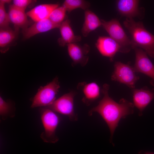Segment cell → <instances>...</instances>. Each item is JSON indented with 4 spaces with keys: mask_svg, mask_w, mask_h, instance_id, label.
I'll list each match as a JSON object with an SVG mask.
<instances>
[{
    "mask_svg": "<svg viewBox=\"0 0 154 154\" xmlns=\"http://www.w3.org/2000/svg\"><path fill=\"white\" fill-rule=\"evenodd\" d=\"M123 23L131 35L133 48H141L154 58V35L146 30L142 22L133 18H127Z\"/></svg>",
    "mask_w": 154,
    "mask_h": 154,
    "instance_id": "obj_2",
    "label": "cell"
},
{
    "mask_svg": "<svg viewBox=\"0 0 154 154\" xmlns=\"http://www.w3.org/2000/svg\"><path fill=\"white\" fill-rule=\"evenodd\" d=\"M70 21L67 19L63 21L59 28L61 37L58 42L59 44L61 46L74 43H77L80 41L81 37L75 35L70 25Z\"/></svg>",
    "mask_w": 154,
    "mask_h": 154,
    "instance_id": "obj_15",
    "label": "cell"
},
{
    "mask_svg": "<svg viewBox=\"0 0 154 154\" xmlns=\"http://www.w3.org/2000/svg\"><path fill=\"white\" fill-rule=\"evenodd\" d=\"M109 85L104 84L101 90L103 97L96 106L93 107L88 112L90 116L96 112L102 117L108 125L110 132V141L112 139L114 131L121 118L134 112L133 104L123 99H121L119 103L110 97L108 91Z\"/></svg>",
    "mask_w": 154,
    "mask_h": 154,
    "instance_id": "obj_1",
    "label": "cell"
},
{
    "mask_svg": "<svg viewBox=\"0 0 154 154\" xmlns=\"http://www.w3.org/2000/svg\"><path fill=\"white\" fill-rule=\"evenodd\" d=\"M137 0H119L117 1V10L120 14L127 18L139 17L141 13Z\"/></svg>",
    "mask_w": 154,
    "mask_h": 154,
    "instance_id": "obj_14",
    "label": "cell"
},
{
    "mask_svg": "<svg viewBox=\"0 0 154 154\" xmlns=\"http://www.w3.org/2000/svg\"><path fill=\"white\" fill-rule=\"evenodd\" d=\"M135 60L133 67L135 72L142 73L151 79L150 84L154 86V65L143 50L135 47Z\"/></svg>",
    "mask_w": 154,
    "mask_h": 154,
    "instance_id": "obj_8",
    "label": "cell"
},
{
    "mask_svg": "<svg viewBox=\"0 0 154 154\" xmlns=\"http://www.w3.org/2000/svg\"><path fill=\"white\" fill-rule=\"evenodd\" d=\"M102 26L110 37L114 40L120 47V52L127 53L133 48L131 40L127 36L119 21L116 19L109 21L101 20Z\"/></svg>",
    "mask_w": 154,
    "mask_h": 154,
    "instance_id": "obj_4",
    "label": "cell"
},
{
    "mask_svg": "<svg viewBox=\"0 0 154 154\" xmlns=\"http://www.w3.org/2000/svg\"><path fill=\"white\" fill-rule=\"evenodd\" d=\"M133 104L139 110L141 116L146 107L154 99V89L146 87L140 89H132Z\"/></svg>",
    "mask_w": 154,
    "mask_h": 154,
    "instance_id": "obj_10",
    "label": "cell"
},
{
    "mask_svg": "<svg viewBox=\"0 0 154 154\" xmlns=\"http://www.w3.org/2000/svg\"><path fill=\"white\" fill-rule=\"evenodd\" d=\"M67 45L69 55L72 60V65L79 64L82 66H85L89 60L88 54L90 50V46L87 44L81 45L77 43Z\"/></svg>",
    "mask_w": 154,
    "mask_h": 154,
    "instance_id": "obj_9",
    "label": "cell"
},
{
    "mask_svg": "<svg viewBox=\"0 0 154 154\" xmlns=\"http://www.w3.org/2000/svg\"><path fill=\"white\" fill-rule=\"evenodd\" d=\"M15 109L14 103L9 100L6 101L0 96V115L2 119L14 117Z\"/></svg>",
    "mask_w": 154,
    "mask_h": 154,
    "instance_id": "obj_19",
    "label": "cell"
},
{
    "mask_svg": "<svg viewBox=\"0 0 154 154\" xmlns=\"http://www.w3.org/2000/svg\"><path fill=\"white\" fill-rule=\"evenodd\" d=\"M8 13L10 22L13 23L16 28L18 29L20 27L24 29L28 27L27 16L25 11L11 5L9 6Z\"/></svg>",
    "mask_w": 154,
    "mask_h": 154,
    "instance_id": "obj_18",
    "label": "cell"
},
{
    "mask_svg": "<svg viewBox=\"0 0 154 154\" xmlns=\"http://www.w3.org/2000/svg\"><path fill=\"white\" fill-rule=\"evenodd\" d=\"M15 31L11 29H0V47L5 48L8 46L16 37L18 31V28H16Z\"/></svg>",
    "mask_w": 154,
    "mask_h": 154,
    "instance_id": "obj_20",
    "label": "cell"
},
{
    "mask_svg": "<svg viewBox=\"0 0 154 154\" xmlns=\"http://www.w3.org/2000/svg\"><path fill=\"white\" fill-rule=\"evenodd\" d=\"M41 119L44 131L40 134V137L45 142L54 143L59 140L56 132L60 122V118L55 112L44 107L40 110Z\"/></svg>",
    "mask_w": 154,
    "mask_h": 154,
    "instance_id": "obj_3",
    "label": "cell"
},
{
    "mask_svg": "<svg viewBox=\"0 0 154 154\" xmlns=\"http://www.w3.org/2000/svg\"><path fill=\"white\" fill-rule=\"evenodd\" d=\"M61 24H56L48 18L36 22L29 27L23 29L24 38L28 39L39 33L59 28Z\"/></svg>",
    "mask_w": 154,
    "mask_h": 154,
    "instance_id": "obj_12",
    "label": "cell"
},
{
    "mask_svg": "<svg viewBox=\"0 0 154 154\" xmlns=\"http://www.w3.org/2000/svg\"><path fill=\"white\" fill-rule=\"evenodd\" d=\"M33 1L31 0H14L12 5L15 7L25 11L27 7Z\"/></svg>",
    "mask_w": 154,
    "mask_h": 154,
    "instance_id": "obj_24",
    "label": "cell"
},
{
    "mask_svg": "<svg viewBox=\"0 0 154 154\" xmlns=\"http://www.w3.org/2000/svg\"><path fill=\"white\" fill-rule=\"evenodd\" d=\"M10 22L9 15L5 11V4L0 2V29H10Z\"/></svg>",
    "mask_w": 154,
    "mask_h": 154,
    "instance_id": "obj_23",
    "label": "cell"
},
{
    "mask_svg": "<svg viewBox=\"0 0 154 154\" xmlns=\"http://www.w3.org/2000/svg\"><path fill=\"white\" fill-rule=\"evenodd\" d=\"M66 11L62 6L58 7L52 11L48 19L54 23L61 24L65 18Z\"/></svg>",
    "mask_w": 154,
    "mask_h": 154,
    "instance_id": "obj_22",
    "label": "cell"
},
{
    "mask_svg": "<svg viewBox=\"0 0 154 154\" xmlns=\"http://www.w3.org/2000/svg\"><path fill=\"white\" fill-rule=\"evenodd\" d=\"M102 25L97 16L91 11L87 9L84 12V21L81 29L83 36L87 37L91 32Z\"/></svg>",
    "mask_w": 154,
    "mask_h": 154,
    "instance_id": "obj_17",
    "label": "cell"
},
{
    "mask_svg": "<svg viewBox=\"0 0 154 154\" xmlns=\"http://www.w3.org/2000/svg\"><path fill=\"white\" fill-rule=\"evenodd\" d=\"M76 94L75 92L71 91L56 100L51 105L44 107L68 116L71 121H77L78 116L74 108V99Z\"/></svg>",
    "mask_w": 154,
    "mask_h": 154,
    "instance_id": "obj_6",
    "label": "cell"
},
{
    "mask_svg": "<svg viewBox=\"0 0 154 154\" xmlns=\"http://www.w3.org/2000/svg\"><path fill=\"white\" fill-rule=\"evenodd\" d=\"M77 88L82 90L84 95L82 101L87 106L90 105L100 96V88L96 82H81L78 84Z\"/></svg>",
    "mask_w": 154,
    "mask_h": 154,
    "instance_id": "obj_13",
    "label": "cell"
},
{
    "mask_svg": "<svg viewBox=\"0 0 154 154\" xmlns=\"http://www.w3.org/2000/svg\"><path fill=\"white\" fill-rule=\"evenodd\" d=\"M60 88L57 77L46 85L41 86L32 100L31 108L46 107L52 104L56 100Z\"/></svg>",
    "mask_w": 154,
    "mask_h": 154,
    "instance_id": "obj_5",
    "label": "cell"
},
{
    "mask_svg": "<svg viewBox=\"0 0 154 154\" xmlns=\"http://www.w3.org/2000/svg\"><path fill=\"white\" fill-rule=\"evenodd\" d=\"M135 72L133 67L117 61L114 64V70L111 76V79L134 89L136 82L139 79V77L136 74Z\"/></svg>",
    "mask_w": 154,
    "mask_h": 154,
    "instance_id": "obj_7",
    "label": "cell"
},
{
    "mask_svg": "<svg viewBox=\"0 0 154 154\" xmlns=\"http://www.w3.org/2000/svg\"><path fill=\"white\" fill-rule=\"evenodd\" d=\"M11 1V0H0V2H1L5 4V3H10Z\"/></svg>",
    "mask_w": 154,
    "mask_h": 154,
    "instance_id": "obj_25",
    "label": "cell"
},
{
    "mask_svg": "<svg viewBox=\"0 0 154 154\" xmlns=\"http://www.w3.org/2000/svg\"><path fill=\"white\" fill-rule=\"evenodd\" d=\"M62 6L69 13L74 9L80 8L84 10L88 9L90 6L88 1L83 0H66Z\"/></svg>",
    "mask_w": 154,
    "mask_h": 154,
    "instance_id": "obj_21",
    "label": "cell"
},
{
    "mask_svg": "<svg viewBox=\"0 0 154 154\" xmlns=\"http://www.w3.org/2000/svg\"><path fill=\"white\" fill-rule=\"evenodd\" d=\"M96 46L102 55L109 58L111 61H113L116 53L120 51L119 45L110 37H99Z\"/></svg>",
    "mask_w": 154,
    "mask_h": 154,
    "instance_id": "obj_11",
    "label": "cell"
},
{
    "mask_svg": "<svg viewBox=\"0 0 154 154\" xmlns=\"http://www.w3.org/2000/svg\"><path fill=\"white\" fill-rule=\"evenodd\" d=\"M139 154H154V153L150 152H145L142 154L141 152V153H139Z\"/></svg>",
    "mask_w": 154,
    "mask_h": 154,
    "instance_id": "obj_26",
    "label": "cell"
},
{
    "mask_svg": "<svg viewBox=\"0 0 154 154\" xmlns=\"http://www.w3.org/2000/svg\"><path fill=\"white\" fill-rule=\"evenodd\" d=\"M57 4H45L38 5L26 13L35 22L48 18L52 11L58 7Z\"/></svg>",
    "mask_w": 154,
    "mask_h": 154,
    "instance_id": "obj_16",
    "label": "cell"
}]
</instances>
